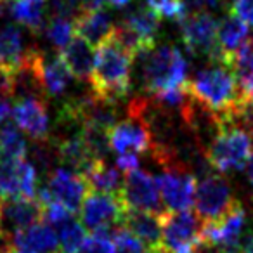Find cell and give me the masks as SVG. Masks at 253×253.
I'll return each mask as SVG.
<instances>
[{
	"mask_svg": "<svg viewBox=\"0 0 253 253\" xmlns=\"http://www.w3.org/2000/svg\"><path fill=\"white\" fill-rule=\"evenodd\" d=\"M73 30L77 35L87 40L92 47H97L111 33V16H109V12L102 11V9L92 12H80L73 21Z\"/></svg>",
	"mask_w": 253,
	"mask_h": 253,
	"instance_id": "cell-20",
	"label": "cell"
},
{
	"mask_svg": "<svg viewBox=\"0 0 253 253\" xmlns=\"http://www.w3.org/2000/svg\"><path fill=\"white\" fill-rule=\"evenodd\" d=\"M132 63L134 59L108 37L97 45L94 73L88 82L92 85V92L113 102L123 99L132 85Z\"/></svg>",
	"mask_w": 253,
	"mask_h": 253,
	"instance_id": "cell-2",
	"label": "cell"
},
{
	"mask_svg": "<svg viewBox=\"0 0 253 253\" xmlns=\"http://www.w3.org/2000/svg\"><path fill=\"white\" fill-rule=\"evenodd\" d=\"M246 37H248V25H245L238 16L229 12V14L224 16L222 21L218 23L217 45H218V50H220L225 59L229 61V64H231L232 56H234V54L241 49L243 43H245Z\"/></svg>",
	"mask_w": 253,
	"mask_h": 253,
	"instance_id": "cell-22",
	"label": "cell"
},
{
	"mask_svg": "<svg viewBox=\"0 0 253 253\" xmlns=\"http://www.w3.org/2000/svg\"><path fill=\"white\" fill-rule=\"evenodd\" d=\"M148 7L155 12L156 16H162L173 21H182L187 16V5L180 0H148Z\"/></svg>",
	"mask_w": 253,
	"mask_h": 253,
	"instance_id": "cell-32",
	"label": "cell"
},
{
	"mask_svg": "<svg viewBox=\"0 0 253 253\" xmlns=\"http://www.w3.org/2000/svg\"><path fill=\"white\" fill-rule=\"evenodd\" d=\"M125 210H142L153 213H165V208L160 200V189L153 175L142 170H130L125 173L122 193H120Z\"/></svg>",
	"mask_w": 253,
	"mask_h": 253,
	"instance_id": "cell-9",
	"label": "cell"
},
{
	"mask_svg": "<svg viewBox=\"0 0 253 253\" xmlns=\"http://www.w3.org/2000/svg\"><path fill=\"white\" fill-rule=\"evenodd\" d=\"M42 80L45 95H61L66 92V88L71 84V73L61 56L47 57L43 56V66H42Z\"/></svg>",
	"mask_w": 253,
	"mask_h": 253,
	"instance_id": "cell-24",
	"label": "cell"
},
{
	"mask_svg": "<svg viewBox=\"0 0 253 253\" xmlns=\"http://www.w3.org/2000/svg\"><path fill=\"white\" fill-rule=\"evenodd\" d=\"M57 239L61 243V253H80L85 245V229L73 217L57 227Z\"/></svg>",
	"mask_w": 253,
	"mask_h": 253,
	"instance_id": "cell-30",
	"label": "cell"
},
{
	"mask_svg": "<svg viewBox=\"0 0 253 253\" xmlns=\"http://www.w3.org/2000/svg\"><path fill=\"white\" fill-rule=\"evenodd\" d=\"M12 19L40 33L45 26V0H12Z\"/></svg>",
	"mask_w": 253,
	"mask_h": 253,
	"instance_id": "cell-26",
	"label": "cell"
},
{
	"mask_svg": "<svg viewBox=\"0 0 253 253\" xmlns=\"http://www.w3.org/2000/svg\"><path fill=\"white\" fill-rule=\"evenodd\" d=\"M82 177L87 182L88 193H102L113 196H120L122 193V170L116 165H108L106 160H97Z\"/></svg>",
	"mask_w": 253,
	"mask_h": 253,
	"instance_id": "cell-19",
	"label": "cell"
},
{
	"mask_svg": "<svg viewBox=\"0 0 253 253\" xmlns=\"http://www.w3.org/2000/svg\"><path fill=\"white\" fill-rule=\"evenodd\" d=\"M0 153L7 158L23 160L28 155V144L19 128L12 122L4 123L0 126Z\"/></svg>",
	"mask_w": 253,
	"mask_h": 253,
	"instance_id": "cell-29",
	"label": "cell"
},
{
	"mask_svg": "<svg viewBox=\"0 0 253 253\" xmlns=\"http://www.w3.org/2000/svg\"><path fill=\"white\" fill-rule=\"evenodd\" d=\"M54 253H59V252H54Z\"/></svg>",
	"mask_w": 253,
	"mask_h": 253,
	"instance_id": "cell-40",
	"label": "cell"
},
{
	"mask_svg": "<svg viewBox=\"0 0 253 253\" xmlns=\"http://www.w3.org/2000/svg\"><path fill=\"white\" fill-rule=\"evenodd\" d=\"M158 189L170 211L189 210L196 194V179L186 170H163L156 179Z\"/></svg>",
	"mask_w": 253,
	"mask_h": 253,
	"instance_id": "cell-15",
	"label": "cell"
},
{
	"mask_svg": "<svg viewBox=\"0 0 253 253\" xmlns=\"http://www.w3.org/2000/svg\"><path fill=\"white\" fill-rule=\"evenodd\" d=\"M12 253H35V252H30V250H25V248H16V246L12 245Z\"/></svg>",
	"mask_w": 253,
	"mask_h": 253,
	"instance_id": "cell-39",
	"label": "cell"
},
{
	"mask_svg": "<svg viewBox=\"0 0 253 253\" xmlns=\"http://www.w3.org/2000/svg\"><path fill=\"white\" fill-rule=\"evenodd\" d=\"M45 189L50 193L54 201L61 203L71 213H78L82 210V205L88 194V187L84 177L68 169L54 170L47 177Z\"/></svg>",
	"mask_w": 253,
	"mask_h": 253,
	"instance_id": "cell-14",
	"label": "cell"
},
{
	"mask_svg": "<svg viewBox=\"0 0 253 253\" xmlns=\"http://www.w3.org/2000/svg\"><path fill=\"white\" fill-rule=\"evenodd\" d=\"M47 39L61 52L73 39V23H71V19L54 18L50 25L47 26Z\"/></svg>",
	"mask_w": 253,
	"mask_h": 253,
	"instance_id": "cell-31",
	"label": "cell"
},
{
	"mask_svg": "<svg viewBox=\"0 0 253 253\" xmlns=\"http://www.w3.org/2000/svg\"><path fill=\"white\" fill-rule=\"evenodd\" d=\"M248 170H246V175H248V180H250V186H252V191H253V156L250 158L248 162Z\"/></svg>",
	"mask_w": 253,
	"mask_h": 253,
	"instance_id": "cell-38",
	"label": "cell"
},
{
	"mask_svg": "<svg viewBox=\"0 0 253 253\" xmlns=\"http://www.w3.org/2000/svg\"><path fill=\"white\" fill-rule=\"evenodd\" d=\"M5 241L12 243L16 248H25L35 253H54L57 248V234L54 227L49 224H35L33 227L26 229V231L16 232Z\"/></svg>",
	"mask_w": 253,
	"mask_h": 253,
	"instance_id": "cell-21",
	"label": "cell"
},
{
	"mask_svg": "<svg viewBox=\"0 0 253 253\" xmlns=\"http://www.w3.org/2000/svg\"><path fill=\"white\" fill-rule=\"evenodd\" d=\"M229 9L231 14L238 16L245 25L253 28V0H236Z\"/></svg>",
	"mask_w": 253,
	"mask_h": 253,
	"instance_id": "cell-34",
	"label": "cell"
},
{
	"mask_svg": "<svg viewBox=\"0 0 253 253\" xmlns=\"http://www.w3.org/2000/svg\"><path fill=\"white\" fill-rule=\"evenodd\" d=\"M205 222L196 211H165L162 217V248L167 253L193 250L203 241Z\"/></svg>",
	"mask_w": 253,
	"mask_h": 253,
	"instance_id": "cell-6",
	"label": "cell"
},
{
	"mask_svg": "<svg viewBox=\"0 0 253 253\" xmlns=\"http://www.w3.org/2000/svg\"><path fill=\"white\" fill-rule=\"evenodd\" d=\"M37 170L26 158L0 156V201L11 198H35Z\"/></svg>",
	"mask_w": 253,
	"mask_h": 253,
	"instance_id": "cell-10",
	"label": "cell"
},
{
	"mask_svg": "<svg viewBox=\"0 0 253 253\" xmlns=\"http://www.w3.org/2000/svg\"><path fill=\"white\" fill-rule=\"evenodd\" d=\"M61 59L70 70L71 77H75L80 82H90V77L94 73V47L84 40L80 35L75 33L71 42L59 52Z\"/></svg>",
	"mask_w": 253,
	"mask_h": 253,
	"instance_id": "cell-18",
	"label": "cell"
},
{
	"mask_svg": "<svg viewBox=\"0 0 253 253\" xmlns=\"http://www.w3.org/2000/svg\"><path fill=\"white\" fill-rule=\"evenodd\" d=\"M43 218V207L37 198H11L0 201V238L9 239Z\"/></svg>",
	"mask_w": 253,
	"mask_h": 253,
	"instance_id": "cell-11",
	"label": "cell"
},
{
	"mask_svg": "<svg viewBox=\"0 0 253 253\" xmlns=\"http://www.w3.org/2000/svg\"><path fill=\"white\" fill-rule=\"evenodd\" d=\"M186 88L194 99L217 113L222 122L234 113L243 97L231 66L222 63L208 64L200 70L189 82H186Z\"/></svg>",
	"mask_w": 253,
	"mask_h": 253,
	"instance_id": "cell-1",
	"label": "cell"
},
{
	"mask_svg": "<svg viewBox=\"0 0 253 253\" xmlns=\"http://www.w3.org/2000/svg\"><path fill=\"white\" fill-rule=\"evenodd\" d=\"M231 70L245 97H253V39L246 40L232 56Z\"/></svg>",
	"mask_w": 253,
	"mask_h": 253,
	"instance_id": "cell-25",
	"label": "cell"
},
{
	"mask_svg": "<svg viewBox=\"0 0 253 253\" xmlns=\"http://www.w3.org/2000/svg\"><path fill=\"white\" fill-rule=\"evenodd\" d=\"M123 213L125 207L120 196L102 193H88L80 210L85 227L94 231L95 234H104L109 238L113 231L122 225Z\"/></svg>",
	"mask_w": 253,
	"mask_h": 253,
	"instance_id": "cell-8",
	"label": "cell"
},
{
	"mask_svg": "<svg viewBox=\"0 0 253 253\" xmlns=\"http://www.w3.org/2000/svg\"><path fill=\"white\" fill-rule=\"evenodd\" d=\"M80 253H116V246L109 236L104 234H92L85 239V245Z\"/></svg>",
	"mask_w": 253,
	"mask_h": 253,
	"instance_id": "cell-33",
	"label": "cell"
},
{
	"mask_svg": "<svg viewBox=\"0 0 253 253\" xmlns=\"http://www.w3.org/2000/svg\"><path fill=\"white\" fill-rule=\"evenodd\" d=\"M14 122L33 141L49 139V111L43 99H21L14 106Z\"/></svg>",
	"mask_w": 253,
	"mask_h": 253,
	"instance_id": "cell-16",
	"label": "cell"
},
{
	"mask_svg": "<svg viewBox=\"0 0 253 253\" xmlns=\"http://www.w3.org/2000/svg\"><path fill=\"white\" fill-rule=\"evenodd\" d=\"M236 203L238 200L234 198L231 186L224 177L210 173V175L203 177L196 186L194 205H196L198 217L205 224L220 220Z\"/></svg>",
	"mask_w": 253,
	"mask_h": 253,
	"instance_id": "cell-7",
	"label": "cell"
},
{
	"mask_svg": "<svg viewBox=\"0 0 253 253\" xmlns=\"http://www.w3.org/2000/svg\"><path fill=\"white\" fill-rule=\"evenodd\" d=\"M134 61L139 63L142 88L151 97L182 87L187 82L186 57L177 47L170 45V43H165L162 47H153L151 50L141 54Z\"/></svg>",
	"mask_w": 253,
	"mask_h": 253,
	"instance_id": "cell-3",
	"label": "cell"
},
{
	"mask_svg": "<svg viewBox=\"0 0 253 253\" xmlns=\"http://www.w3.org/2000/svg\"><path fill=\"white\" fill-rule=\"evenodd\" d=\"M26 49L21 30L16 25H4L0 28V68L12 73L21 64Z\"/></svg>",
	"mask_w": 253,
	"mask_h": 253,
	"instance_id": "cell-23",
	"label": "cell"
},
{
	"mask_svg": "<svg viewBox=\"0 0 253 253\" xmlns=\"http://www.w3.org/2000/svg\"><path fill=\"white\" fill-rule=\"evenodd\" d=\"M123 23L126 26H130L142 39L151 40V42H155V37L160 30V18L149 7H137L134 11L126 12Z\"/></svg>",
	"mask_w": 253,
	"mask_h": 253,
	"instance_id": "cell-27",
	"label": "cell"
},
{
	"mask_svg": "<svg viewBox=\"0 0 253 253\" xmlns=\"http://www.w3.org/2000/svg\"><path fill=\"white\" fill-rule=\"evenodd\" d=\"M30 160L35 170H39L42 175L49 177L56 170V163L59 162L57 149L52 139H43V141H35L30 148Z\"/></svg>",
	"mask_w": 253,
	"mask_h": 253,
	"instance_id": "cell-28",
	"label": "cell"
},
{
	"mask_svg": "<svg viewBox=\"0 0 253 253\" xmlns=\"http://www.w3.org/2000/svg\"><path fill=\"white\" fill-rule=\"evenodd\" d=\"M245 222L246 211L243 205L238 201L220 220L205 224L203 241L215 246L220 253H234L239 248V243H241Z\"/></svg>",
	"mask_w": 253,
	"mask_h": 253,
	"instance_id": "cell-12",
	"label": "cell"
},
{
	"mask_svg": "<svg viewBox=\"0 0 253 253\" xmlns=\"http://www.w3.org/2000/svg\"><path fill=\"white\" fill-rule=\"evenodd\" d=\"M253 153V137L236 125H224L220 134L207 149V160L211 169L220 173L238 172L248 165Z\"/></svg>",
	"mask_w": 253,
	"mask_h": 253,
	"instance_id": "cell-4",
	"label": "cell"
},
{
	"mask_svg": "<svg viewBox=\"0 0 253 253\" xmlns=\"http://www.w3.org/2000/svg\"><path fill=\"white\" fill-rule=\"evenodd\" d=\"M224 5V0H191L187 11L191 12H207V9H218Z\"/></svg>",
	"mask_w": 253,
	"mask_h": 253,
	"instance_id": "cell-35",
	"label": "cell"
},
{
	"mask_svg": "<svg viewBox=\"0 0 253 253\" xmlns=\"http://www.w3.org/2000/svg\"><path fill=\"white\" fill-rule=\"evenodd\" d=\"M108 2L113 5V7H116V9H123V7H126V5L130 4L132 0H108Z\"/></svg>",
	"mask_w": 253,
	"mask_h": 253,
	"instance_id": "cell-37",
	"label": "cell"
},
{
	"mask_svg": "<svg viewBox=\"0 0 253 253\" xmlns=\"http://www.w3.org/2000/svg\"><path fill=\"white\" fill-rule=\"evenodd\" d=\"M162 217L160 213L142 210H125L122 225L134 234L149 252L162 250Z\"/></svg>",
	"mask_w": 253,
	"mask_h": 253,
	"instance_id": "cell-17",
	"label": "cell"
},
{
	"mask_svg": "<svg viewBox=\"0 0 253 253\" xmlns=\"http://www.w3.org/2000/svg\"><path fill=\"white\" fill-rule=\"evenodd\" d=\"M12 116H14V108H12L11 101L9 99H2L0 101V125L9 123Z\"/></svg>",
	"mask_w": 253,
	"mask_h": 253,
	"instance_id": "cell-36",
	"label": "cell"
},
{
	"mask_svg": "<svg viewBox=\"0 0 253 253\" xmlns=\"http://www.w3.org/2000/svg\"><path fill=\"white\" fill-rule=\"evenodd\" d=\"M109 146L118 156H139L151 149V134L137 118L126 116L108 132Z\"/></svg>",
	"mask_w": 253,
	"mask_h": 253,
	"instance_id": "cell-13",
	"label": "cell"
},
{
	"mask_svg": "<svg viewBox=\"0 0 253 253\" xmlns=\"http://www.w3.org/2000/svg\"><path fill=\"white\" fill-rule=\"evenodd\" d=\"M217 28L218 23L208 12H191L180 21V33L187 52L194 56H207L208 64L222 63L231 66L218 50Z\"/></svg>",
	"mask_w": 253,
	"mask_h": 253,
	"instance_id": "cell-5",
	"label": "cell"
}]
</instances>
